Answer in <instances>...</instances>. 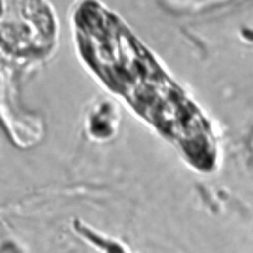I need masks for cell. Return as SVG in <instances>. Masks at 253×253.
<instances>
[{
    "label": "cell",
    "instance_id": "cell-1",
    "mask_svg": "<svg viewBox=\"0 0 253 253\" xmlns=\"http://www.w3.org/2000/svg\"><path fill=\"white\" fill-rule=\"evenodd\" d=\"M77 30L83 53L103 81L169 137L195 167L212 171L217 162V139L207 118L126 28L88 2L77 17Z\"/></svg>",
    "mask_w": 253,
    "mask_h": 253
}]
</instances>
